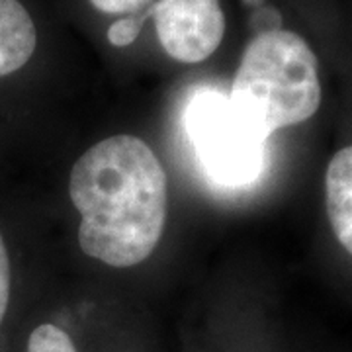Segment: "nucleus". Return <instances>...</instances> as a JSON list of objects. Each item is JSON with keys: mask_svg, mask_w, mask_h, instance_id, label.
Returning <instances> with one entry per match:
<instances>
[{"mask_svg": "<svg viewBox=\"0 0 352 352\" xmlns=\"http://www.w3.org/2000/svg\"><path fill=\"white\" fill-rule=\"evenodd\" d=\"M325 201L333 233L352 256V145L340 149L329 163Z\"/></svg>", "mask_w": 352, "mask_h": 352, "instance_id": "6", "label": "nucleus"}, {"mask_svg": "<svg viewBox=\"0 0 352 352\" xmlns=\"http://www.w3.org/2000/svg\"><path fill=\"white\" fill-rule=\"evenodd\" d=\"M245 2H247V4H252V6H254V4H261L263 0H245Z\"/></svg>", "mask_w": 352, "mask_h": 352, "instance_id": "11", "label": "nucleus"}, {"mask_svg": "<svg viewBox=\"0 0 352 352\" xmlns=\"http://www.w3.org/2000/svg\"><path fill=\"white\" fill-rule=\"evenodd\" d=\"M227 98L252 131L268 139L319 110V61L298 34L261 32L243 53Z\"/></svg>", "mask_w": 352, "mask_h": 352, "instance_id": "2", "label": "nucleus"}, {"mask_svg": "<svg viewBox=\"0 0 352 352\" xmlns=\"http://www.w3.org/2000/svg\"><path fill=\"white\" fill-rule=\"evenodd\" d=\"M147 18L163 50L180 63L196 65L212 57L226 34V16L219 0H159Z\"/></svg>", "mask_w": 352, "mask_h": 352, "instance_id": "4", "label": "nucleus"}, {"mask_svg": "<svg viewBox=\"0 0 352 352\" xmlns=\"http://www.w3.org/2000/svg\"><path fill=\"white\" fill-rule=\"evenodd\" d=\"M151 0H90V4L104 14H131L147 6Z\"/></svg>", "mask_w": 352, "mask_h": 352, "instance_id": "10", "label": "nucleus"}, {"mask_svg": "<svg viewBox=\"0 0 352 352\" xmlns=\"http://www.w3.org/2000/svg\"><path fill=\"white\" fill-rule=\"evenodd\" d=\"M184 126L198 163L215 184L239 188L261 176L268 139L233 112L226 92L196 88L184 112Z\"/></svg>", "mask_w": 352, "mask_h": 352, "instance_id": "3", "label": "nucleus"}, {"mask_svg": "<svg viewBox=\"0 0 352 352\" xmlns=\"http://www.w3.org/2000/svg\"><path fill=\"white\" fill-rule=\"evenodd\" d=\"M69 196L80 214V249L108 266L143 263L163 237L166 175L143 139L113 135L92 145L71 170Z\"/></svg>", "mask_w": 352, "mask_h": 352, "instance_id": "1", "label": "nucleus"}, {"mask_svg": "<svg viewBox=\"0 0 352 352\" xmlns=\"http://www.w3.org/2000/svg\"><path fill=\"white\" fill-rule=\"evenodd\" d=\"M28 352H76L71 337L57 325H39L28 339Z\"/></svg>", "mask_w": 352, "mask_h": 352, "instance_id": "7", "label": "nucleus"}, {"mask_svg": "<svg viewBox=\"0 0 352 352\" xmlns=\"http://www.w3.org/2000/svg\"><path fill=\"white\" fill-rule=\"evenodd\" d=\"M38 45L36 25L20 0H0V76L20 71Z\"/></svg>", "mask_w": 352, "mask_h": 352, "instance_id": "5", "label": "nucleus"}, {"mask_svg": "<svg viewBox=\"0 0 352 352\" xmlns=\"http://www.w3.org/2000/svg\"><path fill=\"white\" fill-rule=\"evenodd\" d=\"M8 300H10V261H8L4 239L0 235V323L8 309Z\"/></svg>", "mask_w": 352, "mask_h": 352, "instance_id": "9", "label": "nucleus"}, {"mask_svg": "<svg viewBox=\"0 0 352 352\" xmlns=\"http://www.w3.org/2000/svg\"><path fill=\"white\" fill-rule=\"evenodd\" d=\"M145 14L135 16V18H122L118 22H113L108 30V41L113 47H127L131 45L141 34V25L145 22Z\"/></svg>", "mask_w": 352, "mask_h": 352, "instance_id": "8", "label": "nucleus"}]
</instances>
